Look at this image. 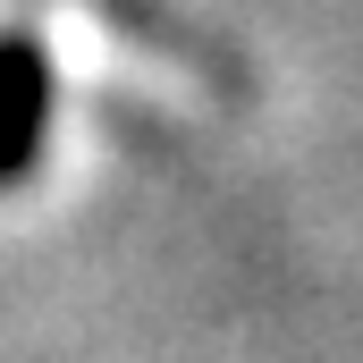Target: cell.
<instances>
[{"label": "cell", "instance_id": "cell-1", "mask_svg": "<svg viewBox=\"0 0 363 363\" xmlns=\"http://www.w3.org/2000/svg\"><path fill=\"white\" fill-rule=\"evenodd\" d=\"M43 51L34 43H0V178H17L43 144Z\"/></svg>", "mask_w": 363, "mask_h": 363}]
</instances>
